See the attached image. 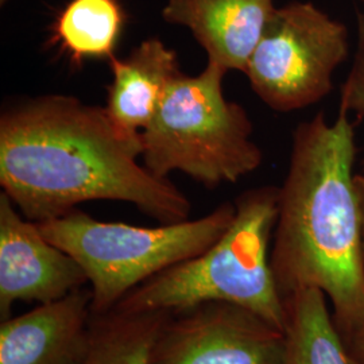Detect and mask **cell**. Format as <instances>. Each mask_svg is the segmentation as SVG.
Listing matches in <instances>:
<instances>
[{
    "label": "cell",
    "instance_id": "1",
    "mask_svg": "<svg viewBox=\"0 0 364 364\" xmlns=\"http://www.w3.org/2000/svg\"><path fill=\"white\" fill-rule=\"evenodd\" d=\"M139 156L142 139L126 138L105 108L72 96L30 99L0 117V185L36 223L96 200L130 203L162 224L188 220L189 198Z\"/></svg>",
    "mask_w": 364,
    "mask_h": 364
},
{
    "label": "cell",
    "instance_id": "4",
    "mask_svg": "<svg viewBox=\"0 0 364 364\" xmlns=\"http://www.w3.org/2000/svg\"><path fill=\"white\" fill-rule=\"evenodd\" d=\"M225 69L209 63L176 78L142 131L144 168L161 178L182 171L207 188L235 183L259 168L263 153L247 111L225 99Z\"/></svg>",
    "mask_w": 364,
    "mask_h": 364
},
{
    "label": "cell",
    "instance_id": "2",
    "mask_svg": "<svg viewBox=\"0 0 364 364\" xmlns=\"http://www.w3.org/2000/svg\"><path fill=\"white\" fill-rule=\"evenodd\" d=\"M355 124L338 108L332 123L318 112L293 132L270 252L281 296L321 290L344 338L364 321Z\"/></svg>",
    "mask_w": 364,
    "mask_h": 364
},
{
    "label": "cell",
    "instance_id": "9",
    "mask_svg": "<svg viewBox=\"0 0 364 364\" xmlns=\"http://www.w3.org/2000/svg\"><path fill=\"white\" fill-rule=\"evenodd\" d=\"M91 290L38 304L0 326V364H82L92 336Z\"/></svg>",
    "mask_w": 364,
    "mask_h": 364
},
{
    "label": "cell",
    "instance_id": "17",
    "mask_svg": "<svg viewBox=\"0 0 364 364\" xmlns=\"http://www.w3.org/2000/svg\"><path fill=\"white\" fill-rule=\"evenodd\" d=\"M356 183V193L359 201V213H360V234H362V250L364 255V173H359L355 176Z\"/></svg>",
    "mask_w": 364,
    "mask_h": 364
},
{
    "label": "cell",
    "instance_id": "14",
    "mask_svg": "<svg viewBox=\"0 0 364 364\" xmlns=\"http://www.w3.org/2000/svg\"><path fill=\"white\" fill-rule=\"evenodd\" d=\"M169 313H123L95 316L91 347L82 364H149L150 351Z\"/></svg>",
    "mask_w": 364,
    "mask_h": 364
},
{
    "label": "cell",
    "instance_id": "6",
    "mask_svg": "<svg viewBox=\"0 0 364 364\" xmlns=\"http://www.w3.org/2000/svg\"><path fill=\"white\" fill-rule=\"evenodd\" d=\"M350 57L347 26L312 1L275 7L245 69L260 100L293 112L324 100Z\"/></svg>",
    "mask_w": 364,
    "mask_h": 364
},
{
    "label": "cell",
    "instance_id": "11",
    "mask_svg": "<svg viewBox=\"0 0 364 364\" xmlns=\"http://www.w3.org/2000/svg\"><path fill=\"white\" fill-rule=\"evenodd\" d=\"M108 61L112 81L105 111L126 138L141 141L170 84L182 75L178 55L161 39L150 38L129 57Z\"/></svg>",
    "mask_w": 364,
    "mask_h": 364
},
{
    "label": "cell",
    "instance_id": "18",
    "mask_svg": "<svg viewBox=\"0 0 364 364\" xmlns=\"http://www.w3.org/2000/svg\"><path fill=\"white\" fill-rule=\"evenodd\" d=\"M360 1V11L364 14V0H359Z\"/></svg>",
    "mask_w": 364,
    "mask_h": 364
},
{
    "label": "cell",
    "instance_id": "3",
    "mask_svg": "<svg viewBox=\"0 0 364 364\" xmlns=\"http://www.w3.org/2000/svg\"><path fill=\"white\" fill-rule=\"evenodd\" d=\"M234 203V220L213 246L147 279L112 311L173 314L204 302H230L284 329L285 304L270 263L279 188L250 189Z\"/></svg>",
    "mask_w": 364,
    "mask_h": 364
},
{
    "label": "cell",
    "instance_id": "12",
    "mask_svg": "<svg viewBox=\"0 0 364 364\" xmlns=\"http://www.w3.org/2000/svg\"><path fill=\"white\" fill-rule=\"evenodd\" d=\"M281 364H358L338 331L321 290L299 289L287 297Z\"/></svg>",
    "mask_w": 364,
    "mask_h": 364
},
{
    "label": "cell",
    "instance_id": "13",
    "mask_svg": "<svg viewBox=\"0 0 364 364\" xmlns=\"http://www.w3.org/2000/svg\"><path fill=\"white\" fill-rule=\"evenodd\" d=\"M126 15L117 0H70L52 26V41L73 63L112 58Z\"/></svg>",
    "mask_w": 364,
    "mask_h": 364
},
{
    "label": "cell",
    "instance_id": "8",
    "mask_svg": "<svg viewBox=\"0 0 364 364\" xmlns=\"http://www.w3.org/2000/svg\"><path fill=\"white\" fill-rule=\"evenodd\" d=\"M88 284L77 260L50 243L38 223L23 219L11 198L0 195V317L14 304H48Z\"/></svg>",
    "mask_w": 364,
    "mask_h": 364
},
{
    "label": "cell",
    "instance_id": "10",
    "mask_svg": "<svg viewBox=\"0 0 364 364\" xmlns=\"http://www.w3.org/2000/svg\"><path fill=\"white\" fill-rule=\"evenodd\" d=\"M274 10L273 0H166L162 18L189 28L209 63L245 72Z\"/></svg>",
    "mask_w": 364,
    "mask_h": 364
},
{
    "label": "cell",
    "instance_id": "19",
    "mask_svg": "<svg viewBox=\"0 0 364 364\" xmlns=\"http://www.w3.org/2000/svg\"><path fill=\"white\" fill-rule=\"evenodd\" d=\"M7 1H9V0H0V4H1V6H3V4H6V3H7Z\"/></svg>",
    "mask_w": 364,
    "mask_h": 364
},
{
    "label": "cell",
    "instance_id": "15",
    "mask_svg": "<svg viewBox=\"0 0 364 364\" xmlns=\"http://www.w3.org/2000/svg\"><path fill=\"white\" fill-rule=\"evenodd\" d=\"M338 108L353 114L356 123L364 119V14L358 11V41L351 69L340 92ZM364 170V158L362 161Z\"/></svg>",
    "mask_w": 364,
    "mask_h": 364
},
{
    "label": "cell",
    "instance_id": "5",
    "mask_svg": "<svg viewBox=\"0 0 364 364\" xmlns=\"http://www.w3.org/2000/svg\"><path fill=\"white\" fill-rule=\"evenodd\" d=\"M235 203L159 227L100 221L77 208L38 223L43 236L77 260L91 285L92 312H111L131 290L213 246L234 220Z\"/></svg>",
    "mask_w": 364,
    "mask_h": 364
},
{
    "label": "cell",
    "instance_id": "16",
    "mask_svg": "<svg viewBox=\"0 0 364 364\" xmlns=\"http://www.w3.org/2000/svg\"><path fill=\"white\" fill-rule=\"evenodd\" d=\"M344 340L358 364H364V321Z\"/></svg>",
    "mask_w": 364,
    "mask_h": 364
},
{
    "label": "cell",
    "instance_id": "7",
    "mask_svg": "<svg viewBox=\"0 0 364 364\" xmlns=\"http://www.w3.org/2000/svg\"><path fill=\"white\" fill-rule=\"evenodd\" d=\"M284 329L230 302H204L169 314L149 364H281Z\"/></svg>",
    "mask_w": 364,
    "mask_h": 364
}]
</instances>
